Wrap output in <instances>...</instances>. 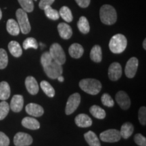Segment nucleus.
Here are the masks:
<instances>
[{
	"label": "nucleus",
	"instance_id": "obj_14",
	"mask_svg": "<svg viewBox=\"0 0 146 146\" xmlns=\"http://www.w3.org/2000/svg\"><path fill=\"white\" fill-rule=\"evenodd\" d=\"M25 86L28 92L31 95H36L39 92V87L37 81L33 76H27L25 80Z\"/></svg>",
	"mask_w": 146,
	"mask_h": 146
},
{
	"label": "nucleus",
	"instance_id": "obj_18",
	"mask_svg": "<svg viewBox=\"0 0 146 146\" xmlns=\"http://www.w3.org/2000/svg\"><path fill=\"white\" fill-rule=\"evenodd\" d=\"M68 52L71 57L75 59H78L83 56L84 49L81 45L78 43H73L69 47Z\"/></svg>",
	"mask_w": 146,
	"mask_h": 146
},
{
	"label": "nucleus",
	"instance_id": "obj_40",
	"mask_svg": "<svg viewBox=\"0 0 146 146\" xmlns=\"http://www.w3.org/2000/svg\"><path fill=\"white\" fill-rule=\"evenodd\" d=\"M54 1L55 0H41L39 2V8L41 10H44L45 7L52 5L54 2Z\"/></svg>",
	"mask_w": 146,
	"mask_h": 146
},
{
	"label": "nucleus",
	"instance_id": "obj_1",
	"mask_svg": "<svg viewBox=\"0 0 146 146\" xmlns=\"http://www.w3.org/2000/svg\"><path fill=\"white\" fill-rule=\"evenodd\" d=\"M100 19L102 23L106 25H112L116 22L117 14L114 7L110 5H104L100 10Z\"/></svg>",
	"mask_w": 146,
	"mask_h": 146
},
{
	"label": "nucleus",
	"instance_id": "obj_5",
	"mask_svg": "<svg viewBox=\"0 0 146 146\" xmlns=\"http://www.w3.org/2000/svg\"><path fill=\"white\" fill-rule=\"evenodd\" d=\"M50 54L54 61L62 65L66 62V54L62 47L58 43H54L51 45Z\"/></svg>",
	"mask_w": 146,
	"mask_h": 146
},
{
	"label": "nucleus",
	"instance_id": "obj_9",
	"mask_svg": "<svg viewBox=\"0 0 146 146\" xmlns=\"http://www.w3.org/2000/svg\"><path fill=\"white\" fill-rule=\"evenodd\" d=\"M32 143V137L27 133L19 132L14 137V143L16 146H29Z\"/></svg>",
	"mask_w": 146,
	"mask_h": 146
},
{
	"label": "nucleus",
	"instance_id": "obj_41",
	"mask_svg": "<svg viewBox=\"0 0 146 146\" xmlns=\"http://www.w3.org/2000/svg\"><path fill=\"white\" fill-rule=\"evenodd\" d=\"M75 1L81 8H85L89 6L91 0H75Z\"/></svg>",
	"mask_w": 146,
	"mask_h": 146
},
{
	"label": "nucleus",
	"instance_id": "obj_33",
	"mask_svg": "<svg viewBox=\"0 0 146 146\" xmlns=\"http://www.w3.org/2000/svg\"><path fill=\"white\" fill-rule=\"evenodd\" d=\"M10 111V105L6 102H0V120L4 119Z\"/></svg>",
	"mask_w": 146,
	"mask_h": 146
},
{
	"label": "nucleus",
	"instance_id": "obj_37",
	"mask_svg": "<svg viewBox=\"0 0 146 146\" xmlns=\"http://www.w3.org/2000/svg\"><path fill=\"white\" fill-rule=\"evenodd\" d=\"M139 120L142 125H146V108L143 106L139 110Z\"/></svg>",
	"mask_w": 146,
	"mask_h": 146
},
{
	"label": "nucleus",
	"instance_id": "obj_44",
	"mask_svg": "<svg viewBox=\"0 0 146 146\" xmlns=\"http://www.w3.org/2000/svg\"><path fill=\"white\" fill-rule=\"evenodd\" d=\"M1 17H2V12H1V9H0V20H1Z\"/></svg>",
	"mask_w": 146,
	"mask_h": 146
},
{
	"label": "nucleus",
	"instance_id": "obj_3",
	"mask_svg": "<svg viewBox=\"0 0 146 146\" xmlns=\"http://www.w3.org/2000/svg\"><path fill=\"white\" fill-rule=\"evenodd\" d=\"M127 45V40L125 35L116 34L111 38L109 43V48L114 54H121L125 50Z\"/></svg>",
	"mask_w": 146,
	"mask_h": 146
},
{
	"label": "nucleus",
	"instance_id": "obj_23",
	"mask_svg": "<svg viewBox=\"0 0 146 146\" xmlns=\"http://www.w3.org/2000/svg\"><path fill=\"white\" fill-rule=\"evenodd\" d=\"M133 131H134V127L131 123H124L120 131V136L124 139L129 138L132 135Z\"/></svg>",
	"mask_w": 146,
	"mask_h": 146
},
{
	"label": "nucleus",
	"instance_id": "obj_34",
	"mask_svg": "<svg viewBox=\"0 0 146 146\" xmlns=\"http://www.w3.org/2000/svg\"><path fill=\"white\" fill-rule=\"evenodd\" d=\"M8 64V57L7 52L3 49H0V69L6 68Z\"/></svg>",
	"mask_w": 146,
	"mask_h": 146
},
{
	"label": "nucleus",
	"instance_id": "obj_15",
	"mask_svg": "<svg viewBox=\"0 0 146 146\" xmlns=\"http://www.w3.org/2000/svg\"><path fill=\"white\" fill-rule=\"evenodd\" d=\"M24 106V98L21 95H15L11 100L10 108L14 112H19L23 110Z\"/></svg>",
	"mask_w": 146,
	"mask_h": 146
},
{
	"label": "nucleus",
	"instance_id": "obj_42",
	"mask_svg": "<svg viewBox=\"0 0 146 146\" xmlns=\"http://www.w3.org/2000/svg\"><path fill=\"white\" fill-rule=\"evenodd\" d=\"M57 78H58V81H60V82H63L64 80V77L62 75H60V76H58Z\"/></svg>",
	"mask_w": 146,
	"mask_h": 146
},
{
	"label": "nucleus",
	"instance_id": "obj_17",
	"mask_svg": "<svg viewBox=\"0 0 146 146\" xmlns=\"http://www.w3.org/2000/svg\"><path fill=\"white\" fill-rule=\"evenodd\" d=\"M58 30L60 36L64 39H69L72 36V30L68 24L62 23L58 26Z\"/></svg>",
	"mask_w": 146,
	"mask_h": 146
},
{
	"label": "nucleus",
	"instance_id": "obj_16",
	"mask_svg": "<svg viewBox=\"0 0 146 146\" xmlns=\"http://www.w3.org/2000/svg\"><path fill=\"white\" fill-rule=\"evenodd\" d=\"M76 125L79 127L87 128L91 127L92 125V120L88 115L85 114H80L76 116L75 119Z\"/></svg>",
	"mask_w": 146,
	"mask_h": 146
},
{
	"label": "nucleus",
	"instance_id": "obj_31",
	"mask_svg": "<svg viewBox=\"0 0 146 146\" xmlns=\"http://www.w3.org/2000/svg\"><path fill=\"white\" fill-rule=\"evenodd\" d=\"M21 5L22 9L26 12H32L34 9V3L33 0H18Z\"/></svg>",
	"mask_w": 146,
	"mask_h": 146
},
{
	"label": "nucleus",
	"instance_id": "obj_43",
	"mask_svg": "<svg viewBox=\"0 0 146 146\" xmlns=\"http://www.w3.org/2000/svg\"><path fill=\"white\" fill-rule=\"evenodd\" d=\"M143 47L145 50H146V39H144L143 43Z\"/></svg>",
	"mask_w": 146,
	"mask_h": 146
},
{
	"label": "nucleus",
	"instance_id": "obj_32",
	"mask_svg": "<svg viewBox=\"0 0 146 146\" xmlns=\"http://www.w3.org/2000/svg\"><path fill=\"white\" fill-rule=\"evenodd\" d=\"M38 46L39 45L35 38L29 37L23 42V48L25 50H28L29 48H33L35 50H36L38 48Z\"/></svg>",
	"mask_w": 146,
	"mask_h": 146
},
{
	"label": "nucleus",
	"instance_id": "obj_8",
	"mask_svg": "<svg viewBox=\"0 0 146 146\" xmlns=\"http://www.w3.org/2000/svg\"><path fill=\"white\" fill-rule=\"evenodd\" d=\"M81 103V96L78 93H75L69 97L66 106L65 112L66 115H70L75 112Z\"/></svg>",
	"mask_w": 146,
	"mask_h": 146
},
{
	"label": "nucleus",
	"instance_id": "obj_12",
	"mask_svg": "<svg viewBox=\"0 0 146 146\" xmlns=\"http://www.w3.org/2000/svg\"><path fill=\"white\" fill-rule=\"evenodd\" d=\"M116 100L123 110H127L131 106V100L125 91H120L116 95Z\"/></svg>",
	"mask_w": 146,
	"mask_h": 146
},
{
	"label": "nucleus",
	"instance_id": "obj_19",
	"mask_svg": "<svg viewBox=\"0 0 146 146\" xmlns=\"http://www.w3.org/2000/svg\"><path fill=\"white\" fill-rule=\"evenodd\" d=\"M22 125L31 130H37L40 128V124L37 120L32 117H25L22 120Z\"/></svg>",
	"mask_w": 146,
	"mask_h": 146
},
{
	"label": "nucleus",
	"instance_id": "obj_35",
	"mask_svg": "<svg viewBox=\"0 0 146 146\" xmlns=\"http://www.w3.org/2000/svg\"><path fill=\"white\" fill-rule=\"evenodd\" d=\"M102 102L104 105L107 107H113L114 105V102L112 97L108 94H104L102 96Z\"/></svg>",
	"mask_w": 146,
	"mask_h": 146
},
{
	"label": "nucleus",
	"instance_id": "obj_24",
	"mask_svg": "<svg viewBox=\"0 0 146 146\" xmlns=\"http://www.w3.org/2000/svg\"><path fill=\"white\" fill-rule=\"evenodd\" d=\"M10 96V87L5 81L0 83V100L2 101L8 100Z\"/></svg>",
	"mask_w": 146,
	"mask_h": 146
},
{
	"label": "nucleus",
	"instance_id": "obj_6",
	"mask_svg": "<svg viewBox=\"0 0 146 146\" xmlns=\"http://www.w3.org/2000/svg\"><path fill=\"white\" fill-rule=\"evenodd\" d=\"M43 69L46 75L52 79H56L58 76L62 75L63 72L62 65L56 62L54 60L48 65L43 67Z\"/></svg>",
	"mask_w": 146,
	"mask_h": 146
},
{
	"label": "nucleus",
	"instance_id": "obj_7",
	"mask_svg": "<svg viewBox=\"0 0 146 146\" xmlns=\"http://www.w3.org/2000/svg\"><path fill=\"white\" fill-rule=\"evenodd\" d=\"M100 139L104 142L114 143L120 141L121 139L120 131L116 129H108L100 133Z\"/></svg>",
	"mask_w": 146,
	"mask_h": 146
},
{
	"label": "nucleus",
	"instance_id": "obj_36",
	"mask_svg": "<svg viewBox=\"0 0 146 146\" xmlns=\"http://www.w3.org/2000/svg\"><path fill=\"white\" fill-rule=\"evenodd\" d=\"M53 61V59L51 56L50 52H44L42 54L41 57V63L43 67L45 66L48 65Z\"/></svg>",
	"mask_w": 146,
	"mask_h": 146
},
{
	"label": "nucleus",
	"instance_id": "obj_28",
	"mask_svg": "<svg viewBox=\"0 0 146 146\" xmlns=\"http://www.w3.org/2000/svg\"><path fill=\"white\" fill-rule=\"evenodd\" d=\"M59 15L66 22L70 23V22L72 21L73 16L72 14V12H71L70 8H68L67 6H63L60 8L59 11Z\"/></svg>",
	"mask_w": 146,
	"mask_h": 146
},
{
	"label": "nucleus",
	"instance_id": "obj_38",
	"mask_svg": "<svg viewBox=\"0 0 146 146\" xmlns=\"http://www.w3.org/2000/svg\"><path fill=\"white\" fill-rule=\"evenodd\" d=\"M134 141L137 145L139 146H146V138L140 133H137L135 135Z\"/></svg>",
	"mask_w": 146,
	"mask_h": 146
},
{
	"label": "nucleus",
	"instance_id": "obj_29",
	"mask_svg": "<svg viewBox=\"0 0 146 146\" xmlns=\"http://www.w3.org/2000/svg\"><path fill=\"white\" fill-rule=\"evenodd\" d=\"M40 86L43 92L50 98H53L55 96V90L53 87L50 85V83L46 81H43L41 82Z\"/></svg>",
	"mask_w": 146,
	"mask_h": 146
},
{
	"label": "nucleus",
	"instance_id": "obj_10",
	"mask_svg": "<svg viewBox=\"0 0 146 146\" xmlns=\"http://www.w3.org/2000/svg\"><path fill=\"white\" fill-rule=\"evenodd\" d=\"M139 66V61L137 58L133 57L128 60L125 66V74L128 78H132L136 74Z\"/></svg>",
	"mask_w": 146,
	"mask_h": 146
},
{
	"label": "nucleus",
	"instance_id": "obj_11",
	"mask_svg": "<svg viewBox=\"0 0 146 146\" xmlns=\"http://www.w3.org/2000/svg\"><path fill=\"white\" fill-rule=\"evenodd\" d=\"M122 66L119 63L113 62L108 68V76L111 81H117L122 76Z\"/></svg>",
	"mask_w": 146,
	"mask_h": 146
},
{
	"label": "nucleus",
	"instance_id": "obj_2",
	"mask_svg": "<svg viewBox=\"0 0 146 146\" xmlns=\"http://www.w3.org/2000/svg\"><path fill=\"white\" fill-rule=\"evenodd\" d=\"M79 87L87 94L95 96L101 91L102 84L100 81L94 78H85L79 82Z\"/></svg>",
	"mask_w": 146,
	"mask_h": 146
},
{
	"label": "nucleus",
	"instance_id": "obj_20",
	"mask_svg": "<svg viewBox=\"0 0 146 146\" xmlns=\"http://www.w3.org/2000/svg\"><path fill=\"white\" fill-rule=\"evenodd\" d=\"M7 31L10 33L11 35L16 36L20 33L21 29H20L19 25L17 22L14 19H9L6 24Z\"/></svg>",
	"mask_w": 146,
	"mask_h": 146
},
{
	"label": "nucleus",
	"instance_id": "obj_30",
	"mask_svg": "<svg viewBox=\"0 0 146 146\" xmlns=\"http://www.w3.org/2000/svg\"><path fill=\"white\" fill-rule=\"evenodd\" d=\"M44 11L45 14L46 15L47 17L50 18V19L53 20V21H57V20L59 19V12H58L56 10L53 9L51 5L45 7L44 8Z\"/></svg>",
	"mask_w": 146,
	"mask_h": 146
},
{
	"label": "nucleus",
	"instance_id": "obj_25",
	"mask_svg": "<svg viewBox=\"0 0 146 146\" xmlns=\"http://www.w3.org/2000/svg\"><path fill=\"white\" fill-rule=\"evenodd\" d=\"M90 58L95 62H100L102 60V48L100 45H96L93 47L90 52Z\"/></svg>",
	"mask_w": 146,
	"mask_h": 146
},
{
	"label": "nucleus",
	"instance_id": "obj_27",
	"mask_svg": "<svg viewBox=\"0 0 146 146\" xmlns=\"http://www.w3.org/2000/svg\"><path fill=\"white\" fill-rule=\"evenodd\" d=\"M78 30L83 34H87L90 31V26L87 18L85 16H81L78 20L77 23Z\"/></svg>",
	"mask_w": 146,
	"mask_h": 146
},
{
	"label": "nucleus",
	"instance_id": "obj_21",
	"mask_svg": "<svg viewBox=\"0 0 146 146\" xmlns=\"http://www.w3.org/2000/svg\"><path fill=\"white\" fill-rule=\"evenodd\" d=\"M8 50L10 54L16 58L21 57L23 54V50H22L21 46L17 41H10L8 44Z\"/></svg>",
	"mask_w": 146,
	"mask_h": 146
},
{
	"label": "nucleus",
	"instance_id": "obj_26",
	"mask_svg": "<svg viewBox=\"0 0 146 146\" xmlns=\"http://www.w3.org/2000/svg\"><path fill=\"white\" fill-rule=\"evenodd\" d=\"M89 112L95 118H98V119H104L106 115L104 110L97 105L92 106L89 108Z\"/></svg>",
	"mask_w": 146,
	"mask_h": 146
},
{
	"label": "nucleus",
	"instance_id": "obj_13",
	"mask_svg": "<svg viewBox=\"0 0 146 146\" xmlns=\"http://www.w3.org/2000/svg\"><path fill=\"white\" fill-rule=\"evenodd\" d=\"M25 109H26L27 114L34 116V117H39L44 113V110H43V107L34 103H30L27 104Z\"/></svg>",
	"mask_w": 146,
	"mask_h": 146
},
{
	"label": "nucleus",
	"instance_id": "obj_39",
	"mask_svg": "<svg viewBox=\"0 0 146 146\" xmlns=\"http://www.w3.org/2000/svg\"><path fill=\"white\" fill-rule=\"evenodd\" d=\"M10 139L4 133L0 131V146H9Z\"/></svg>",
	"mask_w": 146,
	"mask_h": 146
},
{
	"label": "nucleus",
	"instance_id": "obj_4",
	"mask_svg": "<svg viewBox=\"0 0 146 146\" xmlns=\"http://www.w3.org/2000/svg\"><path fill=\"white\" fill-rule=\"evenodd\" d=\"M16 16L17 18L18 24L19 25L20 29L23 34H28L31 30L30 22L29 21L28 16L27 12L23 9H18L16 12Z\"/></svg>",
	"mask_w": 146,
	"mask_h": 146
},
{
	"label": "nucleus",
	"instance_id": "obj_22",
	"mask_svg": "<svg viewBox=\"0 0 146 146\" xmlns=\"http://www.w3.org/2000/svg\"><path fill=\"white\" fill-rule=\"evenodd\" d=\"M84 137L89 146H101L99 138L93 131H89L84 134Z\"/></svg>",
	"mask_w": 146,
	"mask_h": 146
}]
</instances>
